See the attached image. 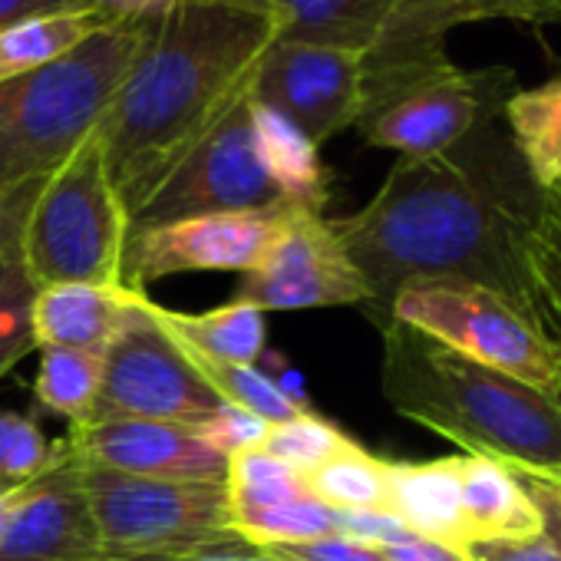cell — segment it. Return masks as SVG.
Wrapping results in <instances>:
<instances>
[{"instance_id": "1", "label": "cell", "mask_w": 561, "mask_h": 561, "mask_svg": "<svg viewBox=\"0 0 561 561\" xmlns=\"http://www.w3.org/2000/svg\"><path fill=\"white\" fill-rule=\"evenodd\" d=\"M545 211L505 119H489L446 152L400 159L380 192L331 228L360 271L370 321L380 324L410 280L459 277L538 301L525 241Z\"/></svg>"}, {"instance_id": "2", "label": "cell", "mask_w": 561, "mask_h": 561, "mask_svg": "<svg viewBox=\"0 0 561 561\" xmlns=\"http://www.w3.org/2000/svg\"><path fill=\"white\" fill-rule=\"evenodd\" d=\"M271 24L231 4H172L113 93L96 142L110 182L133 215L251 90Z\"/></svg>"}, {"instance_id": "3", "label": "cell", "mask_w": 561, "mask_h": 561, "mask_svg": "<svg viewBox=\"0 0 561 561\" xmlns=\"http://www.w3.org/2000/svg\"><path fill=\"white\" fill-rule=\"evenodd\" d=\"M380 387L400 416L469 456L561 482V397L482 367L393 318L380 324Z\"/></svg>"}, {"instance_id": "4", "label": "cell", "mask_w": 561, "mask_h": 561, "mask_svg": "<svg viewBox=\"0 0 561 561\" xmlns=\"http://www.w3.org/2000/svg\"><path fill=\"white\" fill-rule=\"evenodd\" d=\"M152 24H106L60 60L0 80V205L37 192L96 133Z\"/></svg>"}, {"instance_id": "5", "label": "cell", "mask_w": 561, "mask_h": 561, "mask_svg": "<svg viewBox=\"0 0 561 561\" xmlns=\"http://www.w3.org/2000/svg\"><path fill=\"white\" fill-rule=\"evenodd\" d=\"M129 215L110 182L96 133L37 188L21 261L37 291L57 285H123Z\"/></svg>"}, {"instance_id": "6", "label": "cell", "mask_w": 561, "mask_h": 561, "mask_svg": "<svg viewBox=\"0 0 561 561\" xmlns=\"http://www.w3.org/2000/svg\"><path fill=\"white\" fill-rule=\"evenodd\" d=\"M390 318L482 367L561 397V337L548 334L545 308L535 301L459 277H426L393 295L383 321Z\"/></svg>"}, {"instance_id": "7", "label": "cell", "mask_w": 561, "mask_h": 561, "mask_svg": "<svg viewBox=\"0 0 561 561\" xmlns=\"http://www.w3.org/2000/svg\"><path fill=\"white\" fill-rule=\"evenodd\" d=\"M103 551H188L234 541L225 482L146 479L80 459Z\"/></svg>"}, {"instance_id": "8", "label": "cell", "mask_w": 561, "mask_h": 561, "mask_svg": "<svg viewBox=\"0 0 561 561\" xmlns=\"http://www.w3.org/2000/svg\"><path fill=\"white\" fill-rule=\"evenodd\" d=\"M221 407L225 400L152 318V301L139 295L133 314L103 354V380L90 423L159 420L195 433Z\"/></svg>"}, {"instance_id": "9", "label": "cell", "mask_w": 561, "mask_h": 561, "mask_svg": "<svg viewBox=\"0 0 561 561\" xmlns=\"http://www.w3.org/2000/svg\"><path fill=\"white\" fill-rule=\"evenodd\" d=\"M277 205L288 202L274 182L257 133V103L248 90L133 215L129 228L218 211H264Z\"/></svg>"}, {"instance_id": "10", "label": "cell", "mask_w": 561, "mask_h": 561, "mask_svg": "<svg viewBox=\"0 0 561 561\" xmlns=\"http://www.w3.org/2000/svg\"><path fill=\"white\" fill-rule=\"evenodd\" d=\"M479 21L558 24L561 0H397L380 44L364 57L360 116L390 96L453 70V60L446 57L449 31Z\"/></svg>"}, {"instance_id": "11", "label": "cell", "mask_w": 561, "mask_h": 561, "mask_svg": "<svg viewBox=\"0 0 561 561\" xmlns=\"http://www.w3.org/2000/svg\"><path fill=\"white\" fill-rule=\"evenodd\" d=\"M515 90L518 80L508 67H453L374 106L357 119V129L367 146L393 149L400 159H426L499 119Z\"/></svg>"}, {"instance_id": "12", "label": "cell", "mask_w": 561, "mask_h": 561, "mask_svg": "<svg viewBox=\"0 0 561 561\" xmlns=\"http://www.w3.org/2000/svg\"><path fill=\"white\" fill-rule=\"evenodd\" d=\"M238 301L264 311H305L367 305V285L347 251L341 248L331 218L321 208L288 205L280 225L257 261L238 285Z\"/></svg>"}, {"instance_id": "13", "label": "cell", "mask_w": 561, "mask_h": 561, "mask_svg": "<svg viewBox=\"0 0 561 561\" xmlns=\"http://www.w3.org/2000/svg\"><path fill=\"white\" fill-rule=\"evenodd\" d=\"M251 96L321 149L360 119L364 57L295 41H271L251 77Z\"/></svg>"}, {"instance_id": "14", "label": "cell", "mask_w": 561, "mask_h": 561, "mask_svg": "<svg viewBox=\"0 0 561 561\" xmlns=\"http://www.w3.org/2000/svg\"><path fill=\"white\" fill-rule=\"evenodd\" d=\"M285 208L288 205L264 211H218L129 228L123 254V285L142 291L149 280L169 274H248L264 257Z\"/></svg>"}, {"instance_id": "15", "label": "cell", "mask_w": 561, "mask_h": 561, "mask_svg": "<svg viewBox=\"0 0 561 561\" xmlns=\"http://www.w3.org/2000/svg\"><path fill=\"white\" fill-rule=\"evenodd\" d=\"M103 541L70 439L57 443L54 462L8 489L0 518V561H96Z\"/></svg>"}, {"instance_id": "16", "label": "cell", "mask_w": 561, "mask_h": 561, "mask_svg": "<svg viewBox=\"0 0 561 561\" xmlns=\"http://www.w3.org/2000/svg\"><path fill=\"white\" fill-rule=\"evenodd\" d=\"M70 446L83 462L146 479L225 482L228 456L179 423L96 420L70 430Z\"/></svg>"}, {"instance_id": "17", "label": "cell", "mask_w": 561, "mask_h": 561, "mask_svg": "<svg viewBox=\"0 0 561 561\" xmlns=\"http://www.w3.org/2000/svg\"><path fill=\"white\" fill-rule=\"evenodd\" d=\"M397 0H234L231 8L261 14L274 41H295L370 57Z\"/></svg>"}, {"instance_id": "18", "label": "cell", "mask_w": 561, "mask_h": 561, "mask_svg": "<svg viewBox=\"0 0 561 561\" xmlns=\"http://www.w3.org/2000/svg\"><path fill=\"white\" fill-rule=\"evenodd\" d=\"M142 291L126 285H57L34 295V347L106 354Z\"/></svg>"}, {"instance_id": "19", "label": "cell", "mask_w": 561, "mask_h": 561, "mask_svg": "<svg viewBox=\"0 0 561 561\" xmlns=\"http://www.w3.org/2000/svg\"><path fill=\"white\" fill-rule=\"evenodd\" d=\"M387 512L420 538L466 548L469 525L462 492V453L433 462H390Z\"/></svg>"}, {"instance_id": "20", "label": "cell", "mask_w": 561, "mask_h": 561, "mask_svg": "<svg viewBox=\"0 0 561 561\" xmlns=\"http://www.w3.org/2000/svg\"><path fill=\"white\" fill-rule=\"evenodd\" d=\"M152 318L162 324V331L179 341L182 347L228 360V364H248L254 367L264 354V314L248 301H231L202 314L172 311L152 301Z\"/></svg>"}, {"instance_id": "21", "label": "cell", "mask_w": 561, "mask_h": 561, "mask_svg": "<svg viewBox=\"0 0 561 561\" xmlns=\"http://www.w3.org/2000/svg\"><path fill=\"white\" fill-rule=\"evenodd\" d=\"M502 119L531 182L545 195L561 188V77L531 90H515Z\"/></svg>"}, {"instance_id": "22", "label": "cell", "mask_w": 561, "mask_h": 561, "mask_svg": "<svg viewBox=\"0 0 561 561\" xmlns=\"http://www.w3.org/2000/svg\"><path fill=\"white\" fill-rule=\"evenodd\" d=\"M106 24L110 21L96 11H67L4 27L0 31V80H11L60 60Z\"/></svg>"}, {"instance_id": "23", "label": "cell", "mask_w": 561, "mask_h": 561, "mask_svg": "<svg viewBox=\"0 0 561 561\" xmlns=\"http://www.w3.org/2000/svg\"><path fill=\"white\" fill-rule=\"evenodd\" d=\"M305 482L308 492L331 508L387 512L390 505V459H377L357 443H351L324 466L305 472Z\"/></svg>"}, {"instance_id": "24", "label": "cell", "mask_w": 561, "mask_h": 561, "mask_svg": "<svg viewBox=\"0 0 561 561\" xmlns=\"http://www.w3.org/2000/svg\"><path fill=\"white\" fill-rule=\"evenodd\" d=\"M41 354L44 357L34 383L37 400L50 413L70 420L73 426L90 423L103 380V354L64 351V347H44Z\"/></svg>"}, {"instance_id": "25", "label": "cell", "mask_w": 561, "mask_h": 561, "mask_svg": "<svg viewBox=\"0 0 561 561\" xmlns=\"http://www.w3.org/2000/svg\"><path fill=\"white\" fill-rule=\"evenodd\" d=\"M228 499H231V515L241 512H261L285 505L291 499L311 495L305 472L285 466L280 459L261 453V449H244L228 459Z\"/></svg>"}, {"instance_id": "26", "label": "cell", "mask_w": 561, "mask_h": 561, "mask_svg": "<svg viewBox=\"0 0 561 561\" xmlns=\"http://www.w3.org/2000/svg\"><path fill=\"white\" fill-rule=\"evenodd\" d=\"M231 525H234L238 538H244L254 548L308 541V538H321V535H337L334 508L324 505L314 495H301V499H291V502L274 505V508H261V512L231 515Z\"/></svg>"}, {"instance_id": "27", "label": "cell", "mask_w": 561, "mask_h": 561, "mask_svg": "<svg viewBox=\"0 0 561 561\" xmlns=\"http://www.w3.org/2000/svg\"><path fill=\"white\" fill-rule=\"evenodd\" d=\"M531 492L541 505V525L518 538H485L466 545L469 561H561V482L531 479Z\"/></svg>"}, {"instance_id": "28", "label": "cell", "mask_w": 561, "mask_h": 561, "mask_svg": "<svg viewBox=\"0 0 561 561\" xmlns=\"http://www.w3.org/2000/svg\"><path fill=\"white\" fill-rule=\"evenodd\" d=\"M351 443L354 439L341 426H334L331 420L308 410L288 423L267 426V436L261 439L257 449L280 459L291 469H298V472H311V469L324 466L328 459H334L337 453H344Z\"/></svg>"}, {"instance_id": "29", "label": "cell", "mask_w": 561, "mask_h": 561, "mask_svg": "<svg viewBox=\"0 0 561 561\" xmlns=\"http://www.w3.org/2000/svg\"><path fill=\"white\" fill-rule=\"evenodd\" d=\"M37 288L24 271L21 251L0 257V377L21 364L34 347L31 305Z\"/></svg>"}, {"instance_id": "30", "label": "cell", "mask_w": 561, "mask_h": 561, "mask_svg": "<svg viewBox=\"0 0 561 561\" xmlns=\"http://www.w3.org/2000/svg\"><path fill=\"white\" fill-rule=\"evenodd\" d=\"M54 456L57 443H50L31 416L0 410V485L14 489L41 476Z\"/></svg>"}, {"instance_id": "31", "label": "cell", "mask_w": 561, "mask_h": 561, "mask_svg": "<svg viewBox=\"0 0 561 561\" xmlns=\"http://www.w3.org/2000/svg\"><path fill=\"white\" fill-rule=\"evenodd\" d=\"M525 264L545 314L561 324V218L551 211H541L538 225L531 228L525 241Z\"/></svg>"}, {"instance_id": "32", "label": "cell", "mask_w": 561, "mask_h": 561, "mask_svg": "<svg viewBox=\"0 0 561 561\" xmlns=\"http://www.w3.org/2000/svg\"><path fill=\"white\" fill-rule=\"evenodd\" d=\"M271 561H387L383 548L364 545L344 535H321L308 541H288V545H264L261 548Z\"/></svg>"}, {"instance_id": "33", "label": "cell", "mask_w": 561, "mask_h": 561, "mask_svg": "<svg viewBox=\"0 0 561 561\" xmlns=\"http://www.w3.org/2000/svg\"><path fill=\"white\" fill-rule=\"evenodd\" d=\"M267 426L264 420H257L254 413H244L231 403H225L208 423H202L195 430L198 439H205L208 446H215L218 453H225L228 459L234 453H244V449H257L261 439L267 436Z\"/></svg>"}, {"instance_id": "34", "label": "cell", "mask_w": 561, "mask_h": 561, "mask_svg": "<svg viewBox=\"0 0 561 561\" xmlns=\"http://www.w3.org/2000/svg\"><path fill=\"white\" fill-rule=\"evenodd\" d=\"M96 561H271L261 548L244 538L188 548V551H103Z\"/></svg>"}, {"instance_id": "35", "label": "cell", "mask_w": 561, "mask_h": 561, "mask_svg": "<svg viewBox=\"0 0 561 561\" xmlns=\"http://www.w3.org/2000/svg\"><path fill=\"white\" fill-rule=\"evenodd\" d=\"M67 11H93L90 0H0V31L14 27L21 21L67 14Z\"/></svg>"}, {"instance_id": "36", "label": "cell", "mask_w": 561, "mask_h": 561, "mask_svg": "<svg viewBox=\"0 0 561 561\" xmlns=\"http://www.w3.org/2000/svg\"><path fill=\"white\" fill-rule=\"evenodd\" d=\"M383 554H387V561H469L462 548L446 545V541H433V538H420V535L397 541V545H387Z\"/></svg>"}, {"instance_id": "37", "label": "cell", "mask_w": 561, "mask_h": 561, "mask_svg": "<svg viewBox=\"0 0 561 561\" xmlns=\"http://www.w3.org/2000/svg\"><path fill=\"white\" fill-rule=\"evenodd\" d=\"M175 0H90V8L103 14L110 24L116 21H156L162 18Z\"/></svg>"}, {"instance_id": "38", "label": "cell", "mask_w": 561, "mask_h": 561, "mask_svg": "<svg viewBox=\"0 0 561 561\" xmlns=\"http://www.w3.org/2000/svg\"><path fill=\"white\" fill-rule=\"evenodd\" d=\"M34 195L37 192H27V195H18L0 205V257L21 251V231H24V218H27Z\"/></svg>"}, {"instance_id": "39", "label": "cell", "mask_w": 561, "mask_h": 561, "mask_svg": "<svg viewBox=\"0 0 561 561\" xmlns=\"http://www.w3.org/2000/svg\"><path fill=\"white\" fill-rule=\"evenodd\" d=\"M545 211H551L554 218H561V188H554V192L545 195Z\"/></svg>"}, {"instance_id": "40", "label": "cell", "mask_w": 561, "mask_h": 561, "mask_svg": "<svg viewBox=\"0 0 561 561\" xmlns=\"http://www.w3.org/2000/svg\"><path fill=\"white\" fill-rule=\"evenodd\" d=\"M175 4H234V0H175Z\"/></svg>"}, {"instance_id": "41", "label": "cell", "mask_w": 561, "mask_h": 561, "mask_svg": "<svg viewBox=\"0 0 561 561\" xmlns=\"http://www.w3.org/2000/svg\"><path fill=\"white\" fill-rule=\"evenodd\" d=\"M4 495H8V489L0 485V518H4Z\"/></svg>"}]
</instances>
